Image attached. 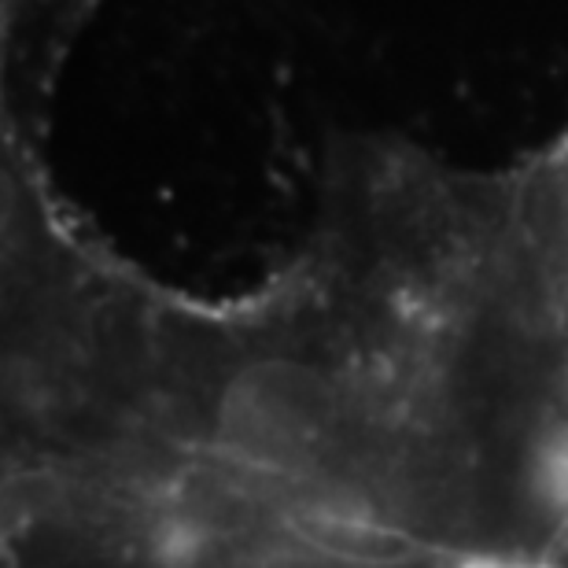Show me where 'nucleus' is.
<instances>
[{
    "label": "nucleus",
    "instance_id": "f257e3e1",
    "mask_svg": "<svg viewBox=\"0 0 568 568\" xmlns=\"http://www.w3.org/2000/svg\"><path fill=\"white\" fill-rule=\"evenodd\" d=\"M339 425V377L300 351H252L230 369L214 406V439L233 458L292 469Z\"/></svg>",
    "mask_w": 568,
    "mask_h": 568
},
{
    "label": "nucleus",
    "instance_id": "f03ea898",
    "mask_svg": "<svg viewBox=\"0 0 568 568\" xmlns=\"http://www.w3.org/2000/svg\"><path fill=\"white\" fill-rule=\"evenodd\" d=\"M458 568H525L517 561H498V558H473V561H462Z\"/></svg>",
    "mask_w": 568,
    "mask_h": 568
}]
</instances>
